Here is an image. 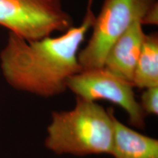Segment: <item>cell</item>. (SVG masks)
<instances>
[{
    "label": "cell",
    "mask_w": 158,
    "mask_h": 158,
    "mask_svg": "<svg viewBox=\"0 0 158 158\" xmlns=\"http://www.w3.org/2000/svg\"><path fill=\"white\" fill-rule=\"evenodd\" d=\"M89 0L81 24L56 37L27 41L10 31L2 51L1 67L9 84L19 90L49 98L63 93L71 76L81 71L79 48L95 19Z\"/></svg>",
    "instance_id": "6da1fadb"
},
{
    "label": "cell",
    "mask_w": 158,
    "mask_h": 158,
    "mask_svg": "<svg viewBox=\"0 0 158 158\" xmlns=\"http://www.w3.org/2000/svg\"><path fill=\"white\" fill-rule=\"evenodd\" d=\"M114 115L111 108L77 98L73 109L51 114L45 147L56 155H110Z\"/></svg>",
    "instance_id": "7a4b0ae2"
},
{
    "label": "cell",
    "mask_w": 158,
    "mask_h": 158,
    "mask_svg": "<svg viewBox=\"0 0 158 158\" xmlns=\"http://www.w3.org/2000/svg\"><path fill=\"white\" fill-rule=\"evenodd\" d=\"M157 0H104L92 33L78 59L82 70L103 68L110 47L136 20H142Z\"/></svg>",
    "instance_id": "3957f363"
},
{
    "label": "cell",
    "mask_w": 158,
    "mask_h": 158,
    "mask_svg": "<svg viewBox=\"0 0 158 158\" xmlns=\"http://www.w3.org/2000/svg\"><path fill=\"white\" fill-rule=\"evenodd\" d=\"M0 26L27 41L64 33L73 20L62 0H0Z\"/></svg>",
    "instance_id": "277c9868"
},
{
    "label": "cell",
    "mask_w": 158,
    "mask_h": 158,
    "mask_svg": "<svg viewBox=\"0 0 158 158\" xmlns=\"http://www.w3.org/2000/svg\"><path fill=\"white\" fill-rule=\"evenodd\" d=\"M131 82L112 73L105 68L81 70L67 81V89L83 100H107L121 107L135 127H145L146 115L136 100Z\"/></svg>",
    "instance_id": "5b68a950"
},
{
    "label": "cell",
    "mask_w": 158,
    "mask_h": 158,
    "mask_svg": "<svg viewBox=\"0 0 158 158\" xmlns=\"http://www.w3.org/2000/svg\"><path fill=\"white\" fill-rule=\"evenodd\" d=\"M141 20H136L110 47L104 66L106 70L132 83L146 34Z\"/></svg>",
    "instance_id": "8992f818"
},
{
    "label": "cell",
    "mask_w": 158,
    "mask_h": 158,
    "mask_svg": "<svg viewBox=\"0 0 158 158\" xmlns=\"http://www.w3.org/2000/svg\"><path fill=\"white\" fill-rule=\"evenodd\" d=\"M113 158H158V140L140 133L114 116Z\"/></svg>",
    "instance_id": "52a82bcc"
},
{
    "label": "cell",
    "mask_w": 158,
    "mask_h": 158,
    "mask_svg": "<svg viewBox=\"0 0 158 158\" xmlns=\"http://www.w3.org/2000/svg\"><path fill=\"white\" fill-rule=\"evenodd\" d=\"M132 84L134 87L145 89L158 86V37L157 33L146 35Z\"/></svg>",
    "instance_id": "ba28073f"
},
{
    "label": "cell",
    "mask_w": 158,
    "mask_h": 158,
    "mask_svg": "<svg viewBox=\"0 0 158 158\" xmlns=\"http://www.w3.org/2000/svg\"><path fill=\"white\" fill-rule=\"evenodd\" d=\"M140 106L145 115L158 114V86L145 89L141 96Z\"/></svg>",
    "instance_id": "9c48e42d"
},
{
    "label": "cell",
    "mask_w": 158,
    "mask_h": 158,
    "mask_svg": "<svg viewBox=\"0 0 158 158\" xmlns=\"http://www.w3.org/2000/svg\"><path fill=\"white\" fill-rule=\"evenodd\" d=\"M158 5L155 3L142 20V24L157 25L158 21Z\"/></svg>",
    "instance_id": "30bf717a"
}]
</instances>
